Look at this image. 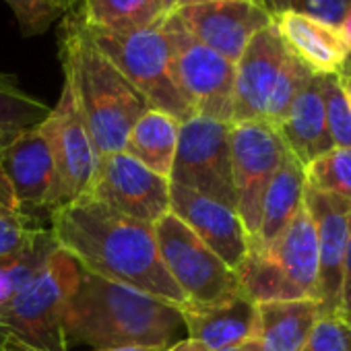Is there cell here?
<instances>
[{"label": "cell", "instance_id": "1", "mask_svg": "<svg viewBox=\"0 0 351 351\" xmlns=\"http://www.w3.org/2000/svg\"><path fill=\"white\" fill-rule=\"evenodd\" d=\"M50 232L79 269L173 306L186 302L161 263L153 226L85 197L58 209L50 217Z\"/></svg>", "mask_w": 351, "mask_h": 351}, {"label": "cell", "instance_id": "2", "mask_svg": "<svg viewBox=\"0 0 351 351\" xmlns=\"http://www.w3.org/2000/svg\"><path fill=\"white\" fill-rule=\"evenodd\" d=\"M182 326L180 306L79 269L64 320L66 341L93 349L169 347Z\"/></svg>", "mask_w": 351, "mask_h": 351}, {"label": "cell", "instance_id": "3", "mask_svg": "<svg viewBox=\"0 0 351 351\" xmlns=\"http://www.w3.org/2000/svg\"><path fill=\"white\" fill-rule=\"evenodd\" d=\"M58 56L97 157L124 151L130 128L151 106L95 46L73 9L58 27Z\"/></svg>", "mask_w": 351, "mask_h": 351}, {"label": "cell", "instance_id": "4", "mask_svg": "<svg viewBox=\"0 0 351 351\" xmlns=\"http://www.w3.org/2000/svg\"><path fill=\"white\" fill-rule=\"evenodd\" d=\"M79 267L58 246L46 267L0 308V351H69L64 320Z\"/></svg>", "mask_w": 351, "mask_h": 351}, {"label": "cell", "instance_id": "5", "mask_svg": "<svg viewBox=\"0 0 351 351\" xmlns=\"http://www.w3.org/2000/svg\"><path fill=\"white\" fill-rule=\"evenodd\" d=\"M85 29L95 46L112 60V64L130 81L151 108L161 110L180 122L197 116L176 83L171 44L163 23L128 34L89 29L87 25Z\"/></svg>", "mask_w": 351, "mask_h": 351}, {"label": "cell", "instance_id": "6", "mask_svg": "<svg viewBox=\"0 0 351 351\" xmlns=\"http://www.w3.org/2000/svg\"><path fill=\"white\" fill-rule=\"evenodd\" d=\"M161 263L191 306H215L242 293L238 273L209 250L193 230L167 213L153 223Z\"/></svg>", "mask_w": 351, "mask_h": 351}, {"label": "cell", "instance_id": "7", "mask_svg": "<svg viewBox=\"0 0 351 351\" xmlns=\"http://www.w3.org/2000/svg\"><path fill=\"white\" fill-rule=\"evenodd\" d=\"M232 122L193 116L180 124L169 184L182 186L236 209L232 176Z\"/></svg>", "mask_w": 351, "mask_h": 351}, {"label": "cell", "instance_id": "8", "mask_svg": "<svg viewBox=\"0 0 351 351\" xmlns=\"http://www.w3.org/2000/svg\"><path fill=\"white\" fill-rule=\"evenodd\" d=\"M165 34L173 54V75L197 116L232 122L236 64L201 44L176 15L165 17Z\"/></svg>", "mask_w": 351, "mask_h": 351}, {"label": "cell", "instance_id": "9", "mask_svg": "<svg viewBox=\"0 0 351 351\" xmlns=\"http://www.w3.org/2000/svg\"><path fill=\"white\" fill-rule=\"evenodd\" d=\"M232 176L236 191V213L250 240L261 223L265 193L287 151L277 128L265 120L232 124Z\"/></svg>", "mask_w": 351, "mask_h": 351}, {"label": "cell", "instance_id": "10", "mask_svg": "<svg viewBox=\"0 0 351 351\" xmlns=\"http://www.w3.org/2000/svg\"><path fill=\"white\" fill-rule=\"evenodd\" d=\"M56 167L58 178V209L69 207L91 193L97 167V153L79 112L71 83L62 81V91L50 114L40 124ZM54 211V213H56Z\"/></svg>", "mask_w": 351, "mask_h": 351}, {"label": "cell", "instance_id": "11", "mask_svg": "<svg viewBox=\"0 0 351 351\" xmlns=\"http://www.w3.org/2000/svg\"><path fill=\"white\" fill-rule=\"evenodd\" d=\"M89 197L149 226L169 213V180L126 151L97 157Z\"/></svg>", "mask_w": 351, "mask_h": 351}, {"label": "cell", "instance_id": "12", "mask_svg": "<svg viewBox=\"0 0 351 351\" xmlns=\"http://www.w3.org/2000/svg\"><path fill=\"white\" fill-rule=\"evenodd\" d=\"M0 169L19 211L38 221H50L58 207V178L50 145L40 124L13 134L0 151Z\"/></svg>", "mask_w": 351, "mask_h": 351}, {"label": "cell", "instance_id": "13", "mask_svg": "<svg viewBox=\"0 0 351 351\" xmlns=\"http://www.w3.org/2000/svg\"><path fill=\"white\" fill-rule=\"evenodd\" d=\"M201 44L215 50L230 62H238L248 42L273 23L252 0H213L182 7L173 13Z\"/></svg>", "mask_w": 351, "mask_h": 351}, {"label": "cell", "instance_id": "14", "mask_svg": "<svg viewBox=\"0 0 351 351\" xmlns=\"http://www.w3.org/2000/svg\"><path fill=\"white\" fill-rule=\"evenodd\" d=\"M291 52L271 23L261 29L236 62L232 124L265 120L271 95Z\"/></svg>", "mask_w": 351, "mask_h": 351}, {"label": "cell", "instance_id": "15", "mask_svg": "<svg viewBox=\"0 0 351 351\" xmlns=\"http://www.w3.org/2000/svg\"><path fill=\"white\" fill-rule=\"evenodd\" d=\"M304 207L314 221L318 238V304L322 316H339L351 201L306 186Z\"/></svg>", "mask_w": 351, "mask_h": 351}, {"label": "cell", "instance_id": "16", "mask_svg": "<svg viewBox=\"0 0 351 351\" xmlns=\"http://www.w3.org/2000/svg\"><path fill=\"white\" fill-rule=\"evenodd\" d=\"M169 213L193 230L230 269L236 271L244 263L250 238L236 209L195 191L169 184Z\"/></svg>", "mask_w": 351, "mask_h": 351}, {"label": "cell", "instance_id": "17", "mask_svg": "<svg viewBox=\"0 0 351 351\" xmlns=\"http://www.w3.org/2000/svg\"><path fill=\"white\" fill-rule=\"evenodd\" d=\"M287 50L314 75H339L351 56V42L343 27L320 19L283 11L273 17Z\"/></svg>", "mask_w": 351, "mask_h": 351}, {"label": "cell", "instance_id": "18", "mask_svg": "<svg viewBox=\"0 0 351 351\" xmlns=\"http://www.w3.org/2000/svg\"><path fill=\"white\" fill-rule=\"evenodd\" d=\"M250 248L258 250L302 298L318 302V238L306 207L271 244Z\"/></svg>", "mask_w": 351, "mask_h": 351}, {"label": "cell", "instance_id": "19", "mask_svg": "<svg viewBox=\"0 0 351 351\" xmlns=\"http://www.w3.org/2000/svg\"><path fill=\"white\" fill-rule=\"evenodd\" d=\"M180 310L189 339L203 343L209 351L244 345L256 335L258 304L244 291L215 306L182 304Z\"/></svg>", "mask_w": 351, "mask_h": 351}, {"label": "cell", "instance_id": "20", "mask_svg": "<svg viewBox=\"0 0 351 351\" xmlns=\"http://www.w3.org/2000/svg\"><path fill=\"white\" fill-rule=\"evenodd\" d=\"M275 128L287 151H291V155L304 167L316 157L335 149L326 126L320 75H312V79L295 95L285 118Z\"/></svg>", "mask_w": 351, "mask_h": 351}, {"label": "cell", "instance_id": "21", "mask_svg": "<svg viewBox=\"0 0 351 351\" xmlns=\"http://www.w3.org/2000/svg\"><path fill=\"white\" fill-rule=\"evenodd\" d=\"M322 316L316 300H281L258 304V326L250 351H300Z\"/></svg>", "mask_w": 351, "mask_h": 351}, {"label": "cell", "instance_id": "22", "mask_svg": "<svg viewBox=\"0 0 351 351\" xmlns=\"http://www.w3.org/2000/svg\"><path fill=\"white\" fill-rule=\"evenodd\" d=\"M304 193H306V169L291 155V151H285L283 161L265 193L258 232L254 240H250V246L271 244L304 207Z\"/></svg>", "mask_w": 351, "mask_h": 351}, {"label": "cell", "instance_id": "23", "mask_svg": "<svg viewBox=\"0 0 351 351\" xmlns=\"http://www.w3.org/2000/svg\"><path fill=\"white\" fill-rule=\"evenodd\" d=\"M180 124L182 122L176 120L173 116L149 108L130 128L124 151L151 171L169 180Z\"/></svg>", "mask_w": 351, "mask_h": 351}, {"label": "cell", "instance_id": "24", "mask_svg": "<svg viewBox=\"0 0 351 351\" xmlns=\"http://www.w3.org/2000/svg\"><path fill=\"white\" fill-rule=\"evenodd\" d=\"M89 29L128 34L165 21L159 0H79L73 9Z\"/></svg>", "mask_w": 351, "mask_h": 351}, {"label": "cell", "instance_id": "25", "mask_svg": "<svg viewBox=\"0 0 351 351\" xmlns=\"http://www.w3.org/2000/svg\"><path fill=\"white\" fill-rule=\"evenodd\" d=\"M58 248L50 228H42L19 250L0 256V308L13 300L48 263Z\"/></svg>", "mask_w": 351, "mask_h": 351}, {"label": "cell", "instance_id": "26", "mask_svg": "<svg viewBox=\"0 0 351 351\" xmlns=\"http://www.w3.org/2000/svg\"><path fill=\"white\" fill-rule=\"evenodd\" d=\"M50 114V106L29 95L15 75L0 73V130L19 132L38 126Z\"/></svg>", "mask_w": 351, "mask_h": 351}, {"label": "cell", "instance_id": "27", "mask_svg": "<svg viewBox=\"0 0 351 351\" xmlns=\"http://www.w3.org/2000/svg\"><path fill=\"white\" fill-rule=\"evenodd\" d=\"M306 186L351 201V149H330L306 167Z\"/></svg>", "mask_w": 351, "mask_h": 351}, {"label": "cell", "instance_id": "28", "mask_svg": "<svg viewBox=\"0 0 351 351\" xmlns=\"http://www.w3.org/2000/svg\"><path fill=\"white\" fill-rule=\"evenodd\" d=\"M320 89L332 145L339 149H351V101L337 75H320Z\"/></svg>", "mask_w": 351, "mask_h": 351}, {"label": "cell", "instance_id": "29", "mask_svg": "<svg viewBox=\"0 0 351 351\" xmlns=\"http://www.w3.org/2000/svg\"><path fill=\"white\" fill-rule=\"evenodd\" d=\"M5 3L11 7L19 32L25 38L44 36L66 13L62 0H5Z\"/></svg>", "mask_w": 351, "mask_h": 351}, {"label": "cell", "instance_id": "30", "mask_svg": "<svg viewBox=\"0 0 351 351\" xmlns=\"http://www.w3.org/2000/svg\"><path fill=\"white\" fill-rule=\"evenodd\" d=\"M300 351H351V326L341 316H320Z\"/></svg>", "mask_w": 351, "mask_h": 351}, {"label": "cell", "instance_id": "31", "mask_svg": "<svg viewBox=\"0 0 351 351\" xmlns=\"http://www.w3.org/2000/svg\"><path fill=\"white\" fill-rule=\"evenodd\" d=\"M42 228H46L42 221L27 217L23 213L0 215V256L11 254L25 246Z\"/></svg>", "mask_w": 351, "mask_h": 351}, {"label": "cell", "instance_id": "32", "mask_svg": "<svg viewBox=\"0 0 351 351\" xmlns=\"http://www.w3.org/2000/svg\"><path fill=\"white\" fill-rule=\"evenodd\" d=\"M351 9V0H287V11L320 19L330 25H343Z\"/></svg>", "mask_w": 351, "mask_h": 351}, {"label": "cell", "instance_id": "33", "mask_svg": "<svg viewBox=\"0 0 351 351\" xmlns=\"http://www.w3.org/2000/svg\"><path fill=\"white\" fill-rule=\"evenodd\" d=\"M339 316L351 326V215H349V238H347V252H345L343 277H341Z\"/></svg>", "mask_w": 351, "mask_h": 351}, {"label": "cell", "instance_id": "34", "mask_svg": "<svg viewBox=\"0 0 351 351\" xmlns=\"http://www.w3.org/2000/svg\"><path fill=\"white\" fill-rule=\"evenodd\" d=\"M5 213H21V211L17 207V201L13 197V191L5 178L3 169H0V215H5Z\"/></svg>", "mask_w": 351, "mask_h": 351}, {"label": "cell", "instance_id": "35", "mask_svg": "<svg viewBox=\"0 0 351 351\" xmlns=\"http://www.w3.org/2000/svg\"><path fill=\"white\" fill-rule=\"evenodd\" d=\"M252 3L256 7H261L267 15H271V19L277 17L279 13L287 11V0H252Z\"/></svg>", "mask_w": 351, "mask_h": 351}, {"label": "cell", "instance_id": "36", "mask_svg": "<svg viewBox=\"0 0 351 351\" xmlns=\"http://www.w3.org/2000/svg\"><path fill=\"white\" fill-rule=\"evenodd\" d=\"M165 351H209V349L195 339H182L178 343H171Z\"/></svg>", "mask_w": 351, "mask_h": 351}, {"label": "cell", "instance_id": "37", "mask_svg": "<svg viewBox=\"0 0 351 351\" xmlns=\"http://www.w3.org/2000/svg\"><path fill=\"white\" fill-rule=\"evenodd\" d=\"M337 79H339V83H341V87H343L345 95H347V97H349V101H351V56L347 58V62H345V64H343V69L339 71Z\"/></svg>", "mask_w": 351, "mask_h": 351}, {"label": "cell", "instance_id": "38", "mask_svg": "<svg viewBox=\"0 0 351 351\" xmlns=\"http://www.w3.org/2000/svg\"><path fill=\"white\" fill-rule=\"evenodd\" d=\"M167 347H114V349H91V351H165Z\"/></svg>", "mask_w": 351, "mask_h": 351}, {"label": "cell", "instance_id": "39", "mask_svg": "<svg viewBox=\"0 0 351 351\" xmlns=\"http://www.w3.org/2000/svg\"><path fill=\"white\" fill-rule=\"evenodd\" d=\"M159 5H161L165 17H169V15L176 13V0H159Z\"/></svg>", "mask_w": 351, "mask_h": 351}, {"label": "cell", "instance_id": "40", "mask_svg": "<svg viewBox=\"0 0 351 351\" xmlns=\"http://www.w3.org/2000/svg\"><path fill=\"white\" fill-rule=\"evenodd\" d=\"M203 3H213V0H176V11L182 7H191V5H203Z\"/></svg>", "mask_w": 351, "mask_h": 351}, {"label": "cell", "instance_id": "41", "mask_svg": "<svg viewBox=\"0 0 351 351\" xmlns=\"http://www.w3.org/2000/svg\"><path fill=\"white\" fill-rule=\"evenodd\" d=\"M13 134L15 132H11V130H0V151H3V147L13 138Z\"/></svg>", "mask_w": 351, "mask_h": 351}, {"label": "cell", "instance_id": "42", "mask_svg": "<svg viewBox=\"0 0 351 351\" xmlns=\"http://www.w3.org/2000/svg\"><path fill=\"white\" fill-rule=\"evenodd\" d=\"M341 27L345 29V34H347V38H349V42H351V9H349V13H347V17H345V21H343Z\"/></svg>", "mask_w": 351, "mask_h": 351}, {"label": "cell", "instance_id": "43", "mask_svg": "<svg viewBox=\"0 0 351 351\" xmlns=\"http://www.w3.org/2000/svg\"><path fill=\"white\" fill-rule=\"evenodd\" d=\"M219 351H250V343L238 345V347H228V349H219Z\"/></svg>", "mask_w": 351, "mask_h": 351}, {"label": "cell", "instance_id": "44", "mask_svg": "<svg viewBox=\"0 0 351 351\" xmlns=\"http://www.w3.org/2000/svg\"><path fill=\"white\" fill-rule=\"evenodd\" d=\"M62 3H64L66 11H71V9H73V0H62Z\"/></svg>", "mask_w": 351, "mask_h": 351}, {"label": "cell", "instance_id": "45", "mask_svg": "<svg viewBox=\"0 0 351 351\" xmlns=\"http://www.w3.org/2000/svg\"><path fill=\"white\" fill-rule=\"evenodd\" d=\"M77 3H79V0H73V9L77 7Z\"/></svg>", "mask_w": 351, "mask_h": 351}]
</instances>
